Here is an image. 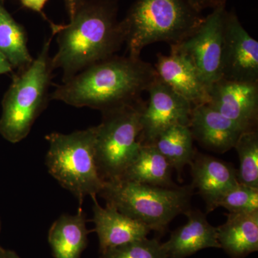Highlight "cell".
Instances as JSON below:
<instances>
[{
  "instance_id": "cell-1",
  "label": "cell",
  "mask_w": 258,
  "mask_h": 258,
  "mask_svg": "<svg viewBox=\"0 0 258 258\" xmlns=\"http://www.w3.org/2000/svg\"><path fill=\"white\" fill-rule=\"evenodd\" d=\"M50 25L57 42L51 64L62 71V81L115 55L125 42L113 0H83L69 23Z\"/></svg>"
},
{
  "instance_id": "cell-2",
  "label": "cell",
  "mask_w": 258,
  "mask_h": 258,
  "mask_svg": "<svg viewBox=\"0 0 258 258\" xmlns=\"http://www.w3.org/2000/svg\"><path fill=\"white\" fill-rule=\"evenodd\" d=\"M157 79L154 66L141 57L115 55L62 81L50 99L104 112L142 101Z\"/></svg>"
},
{
  "instance_id": "cell-3",
  "label": "cell",
  "mask_w": 258,
  "mask_h": 258,
  "mask_svg": "<svg viewBox=\"0 0 258 258\" xmlns=\"http://www.w3.org/2000/svg\"><path fill=\"white\" fill-rule=\"evenodd\" d=\"M203 19L186 0H137L120 21L128 55L138 58L154 42L177 45L196 31Z\"/></svg>"
},
{
  "instance_id": "cell-4",
  "label": "cell",
  "mask_w": 258,
  "mask_h": 258,
  "mask_svg": "<svg viewBox=\"0 0 258 258\" xmlns=\"http://www.w3.org/2000/svg\"><path fill=\"white\" fill-rule=\"evenodd\" d=\"M191 185L160 187L118 179L104 182L98 195L125 215L142 222L151 230L164 233L180 214L190 210Z\"/></svg>"
},
{
  "instance_id": "cell-5",
  "label": "cell",
  "mask_w": 258,
  "mask_h": 258,
  "mask_svg": "<svg viewBox=\"0 0 258 258\" xmlns=\"http://www.w3.org/2000/svg\"><path fill=\"white\" fill-rule=\"evenodd\" d=\"M47 39L32 63L20 71L7 92L0 118V134L8 142L18 143L28 137L32 125L46 106L52 72Z\"/></svg>"
},
{
  "instance_id": "cell-6",
  "label": "cell",
  "mask_w": 258,
  "mask_h": 258,
  "mask_svg": "<svg viewBox=\"0 0 258 258\" xmlns=\"http://www.w3.org/2000/svg\"><path fill=\"white\" fill-rule=\"evenodd\" d=\"M96 126L64 134L53 132L45 139L49 143L45 164L59 184L69 190L82 205L87 196H96L103 188L96 163Z\"/></svg>"
},
{
  "instance_id": "cell-7",
  "label": "cell",
  "mask_w": 258,
  "mask_h": 258,
  "mask_svg": "<svg viewBox=\"0 0 258 258\" xmlns=\"http://www.w3.org/2000/svg\"><path fill=\"white\" fill-rule=\"evenodd\" d=\"M146 103L141 101L102 112L96 126L95 153L103 182L121 179L142 147V118Z\"/></svg>"
},
{
  "instance_id": "cell-8",
  "label": "cell",
  "mask_w": 258,
  "mask_h": 258,
  "mask_svg": "<svg viewBox=\"0 0 258 258\" xmlns=\"http://www.w3.org/2000/svg\"><path fill=\"white\" fill-rule=\"evenodd\" d=\"M226 5L212 9L192 35L170 46L171 51L182 54L191 61L210 89L222 78Z\"/></svg>"
},
{
  "instance_id": "cell-9",
  "label": "cell",
  "mask_w": 258,
  "mask_h": 258,
  "mask_svg": "<svg viewBox=\"0 0 258 258\" xmlns=\"http://www.w3.org/2000/svg\"><path fill=\"white\" fill-rule=\"evenodd\" d=\"M147 92L149 99L142 111V145H152L166 129L176 124L189 126L193 106L158 79Z\"/></svg>"
},
{
  "instance_id": "cell-10",
  "label": "cell",
  "mask_w": 258,
  "mask_h": 258,
  "mask_svg": "<svg viewBox=\"0 0 258 258\" xmlns=\"http://www.w3.org/2000/svg\"><path fill=\"white\" fill-rule=\"evenodd\" d=\"M222 79L258 82L257 40L246 31L232 10H226L224 18Z\"/></svg>"
},
{
  "instance_id": "cell-11",
  "label": "cell",
  "mask_w": 258,
  "mask_h": 258,
  "mask_svg": "<svg viewBox=\"0 0 258 258\" xmlns=\"http://www.w3.org/2000/svg\"><path fill=\"white\" fill-rule=\"evenodd\" d=\"M210 104L244 130H254L258 120V82L220 79L210 89Z\"/></svg>"
},
{
  "instance_id": "cell-12",
  "label": "cell",
  "mask_w": 258,
  "mask_h": 258,
  "mask_svg": "<svg viewBox=\"0 0 258 258\" xmlns=\"http://www.w3.org/2000/svg\"><path fill=\"white\" fill-rule=\"evenodd\" d=\"M154 69L161 82L193 106L210 102V88L186 56L174 51L168 55L159 54Z\"/></svg>"
},
{
  "instance_id": "cell-13",
  "label": "cell",
  "mask_w": 258,
  "mask_h": 258,
  "mask_svg": "<svg viewBox=\"0 0 258 258\" xmlns=\"http://www.w3.org/2000/svg\"><path fill=\"white\" fill-rule=\"evenodd\" d=\"M189 127L194 140L217 153L227 152L235 148L241 134L246 132L208 103L193 106Z\"/></svg>"
},
{
  "instance_id": "cell-14",
  "label": "cell",
  "mask_w": 258,
  "mask_h": 258,
  "mask_svg": "<svg viewBox=\"0 0 258 258\" xmlns=\"http://www.w3.org/2000/svg\"><path fill=\"white\" fill-rule=\"evenodd\" d=\"M190 166L191 186L203 197L208 213L217 208L224 195L239 184L234 166L217 158L196 152Z\"/></svg>"
},
{
  "instance_id": "cell-15",
  "label": "cell",
  "mask_w": 258,
  "mask_h": 258,
  "mask_svg": "<svg viewBox=\"0 0 258 258\" xmlns=\"http://www.w3.org/2000/svg\"><path fill=\"white\" fill-rule=\"evenodd\" d=\"M93 202V230L98 235L100 253L107 249L146 238L150 228L138 220L121 213L111 205L102 208L96 196L91 197Z\"/></svg>"
},
{
  "instance_id": "cell-16",
  "label": "cell",
  "mask_w": 258,
  "mask_h": 258,
  "mask_svg": "<svg viewBox=\"0 0 258 258\" xmlns=\"http://www.w3.org/2000/svg\"><path fill=\"white\" fill-rule=\"evenodd\" d=\"M188 221L171 233L167 242L161 244L168 258H185L201 249L220 248L217 228L209 223L200 210L185 212Z\"/></svg>"
},
{
  "instance_id": "cell-17",
  "label": "cell",
  "mask_w": 258,
  "mask_h": 258,
  "mask_svg": "<svg viewBox=\"0 0 258 258\" xmlns=\"http://www.w3.org/2000/svg\"><path fill=\"white\" fill-rule=\"evenodd\" d=\"M217 228L220 248L231 258H244L258 250V210L230 213Z\"/></svg>"
},
{
  "instance_id": "cell-18",
  "label": "cell",
  "mask_w": 258,
  "mask_h": 258,
  "mask_svg": "<svg viewBox=\"0 0 258 258\" xmlns=\"http://www.w3.org/2000/svg\"><path fill=\"white\" fill-rule=\"evenodd\" d=\"M86 213L81 206L75 215L63 214L51 225L48 242L55 258H81L88 244Z\"/></svg>"
},
{
  "instance_id": "cell-19",
  "label": "cell",
  "mask_w": 258,
  "mask_h": 258,
  "mask_svg": "<svg viewBox=\"0 0 258 258\" xmlns=\"http://www.w3.org/2000/svg\"><path fill=\"white\" fill-rule=\"evenodd\" d=\"M172 169L154 145H142L137 157L120 179L160 187H175L171 180Z\"/></svg>"
},
{
  "instance_id": "cell-20",
  "label": "cell",
  "mask_w": 258,
  "mask_h": 258,
  "mask_svg": "<svg viewBox=\"0 0 258 258\" xmlns=\"http://www.w3.org/2000/svg\"><path fill=\"white\" fill-rule=\"evenodd\" d=\"M194 138L188 125L176 124L161 133L152 145L166 158L181 176L183 168L191 164L196 152Z\"/></svg>"
},
{
  "instance_id": "cell-21",
  "label": "cell",
  "mask_w": 258,
  "mask_h": 258,
  "mask_svg": "<svg viewBox=\"0 0 258 258\" xmlns=\"http://www.w3.org/2000/svg\"><path fill=\"white\" fill-rule=\"evenodd\" d=\"M25 29L0 5V51L20 71L32 63Z\"/></svg>"
},
{
  "instance_id": "cell-22",
  "label": "cell",
  "mask_w": 258,
  "mask_h": 258,
  "mask_svg": "<svg viewBox=\"0 0 258 258\" xmlns=\"http://www.w3.org/2000/svg\"><path fill=\"white\" fill-rule=\"evenodd\" d=\"M240 159V184L258 189V133L256 129L241 134L235 146Z\"/></svg>"
},
{
  "instance_id": "cell-23",
  "label": "cell",
  "mask_w": 258,
  "mask_h": 258,
  "mask_svg": "<svg viewBox=\"0 0 258 258\" xmlns=\"http://www.w3.org/2000/svg\"><path fill=\"white\" fill-rule=\"evenodd\" d=\"M100 258H168L157 239H142L107 249Z\"/></svg>"
},
{
  "instance_id": "cell-24",
  "label": "cell",
  "mask_w": 258,
  "mask_h": 258,
  "mask_svg": "<svg viewBox=\"0 0 258 258\" xmlns=\"http://www.w3.org/2000/svg\"><path fill=\"white\" fill-rule=\"evenodd\" d=\"M230 213H242L258 210V189L239 183L224 195L217 204Z\"/></svg>"
},
{
  "instance_id": "cell-25",
  "label": "cell",
  "mask_w": 258,
  "mask_h": 258,
  "mask_svg": "<svg viewBox=\"0 0 258 258\" xmlns=\"http://www.w3.org/2000/svg\"><path fill=\"white\" fill-rule=\"evenodd\" d=\"M195 11L200 13L204 10L214 9L220 5L227 4V0H186Z\"/></svg>"
},
{
  "instance_id": "cell-26",
  "label": "cell",
  "mask_w": 258,
  "mask_h": 258,
  "mask_svg": "<svg viewBox=\"0 0 258 258\" xmlns=\"http://www.w3.org/2000/svg\"><path fill=\"white\" fill-rule=\"evenodd\" d=\"M25 8L43 15L42 10L47 0H20Z\"/></svg>"
},
{
  "instance_id": "cell-27",
  "label": "cell",
  "mask_w": 258,
  "mask_h": 258,
  "mask_svg": "<svg viewBox=\"0 0 258 258\" xmlns=\"http://www.w3.org/2000/svg\"><path fill=\"white\" fill-rule=\"evenodd\" d=\"M63 1L70 20L73 18L83 0H63Z\"/></svg>"
},
{
  "instance_id": "cell-28",
  "label": "cell",
  "mask_w": 258,
  "mask_h": 258,
  "mask_svg": "<svg viewBox=\"0 0 258 258\" xmlns=\"http://www.w3.org/2000/svg\"><path fill=\"white\" fill-rule=\"evenodd\" d=\"M13 67L6 56L0 51V75L9 74L13 71Z\"/></svg>"
},
{
  "instance_id": "cell-29",
  "label": "cell",
  "mask_w": 258,
  "mask_h": 258,
  "mask_svg": "<svg viewBox=\"0 0 258 258\" xmlns=\"http://www.w3.org/2000/svg\"><path fill=\"white\" fill-rule=\"evenodd\" d=\"M0 258H22L15 251L5 249L0 246Z\"/></svg>"
},
{
  "instance_id": "cell-30",
  "label": "cell",
  "mask_w": 258,
  "mask_h": 258,
  "mask_svg": "<svg viewBox=\"0 0 258 258\" xmlns=\"http://www.w3.org/2000/svg\"><path fill=\"white\" fill-rule=\"evenodd\" d=\"M0 231H1V220H0Z\"/></svg>"
},
{
  "instance_id": "cell-31",
  "label": "cell",
  "mask_w": 258,
  "mask_h": 258,
  "mask_svg": "<svg viewBox=\"0 0 258 258\" xmlns=\"http://www.w3.org/2000/svg\"><path fill=\"white\" fill-rule=\"evenodd\" d=\"M0 1H3V0H0Z\"/></svg>"
}]
</instances>
